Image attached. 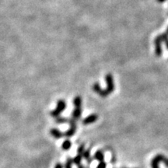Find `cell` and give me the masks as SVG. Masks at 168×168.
<instances>
[{
	"label": "cell",
	"instance_id": "1",
	"mask_svg": "<svg viewBox=\"0 0 168 168\" xmlns=\"http://www.w3.org/2000/svg\"><path fill=\"white\" fill-rule=\"evenodd\" d=\"M65 108H66V102L62 99H60L57 101V106H56L55 109L51 111L50 112V114H51V117L55 118L59 117L61 115V114L65 111Z\"/></svg>",
	"mask_w": 168,
	"mask_h": 168
},
{
	"label": "cell",
	"instance_id": "2",
	"mask_svg": "<svg viewBox=\"0 0 168 168\" xmlns=\"http://www.w3.org/2000/svg\"><path fill=\"white\" fill-rule=\"evenodd\" d=\"M161 162L164 163L166 167H168V158L163 154H157L153 158L151 161V167L159 168V164Z\"/></svg>",
	"mask_w": 168,
	"mask_h": 168
},
{
	"label": "cell",
	"instance_id": "3",
	"mask_svg": "<svg viewBox=\"0 0 168 168\" xmlns=\"http://www.w3.org/2000/svg\"><path fill=\"white\" fill-rule=\"evenodd\" d=\"M105 81H106L107 84V87L106 89H105V91H106V93L108 94V95H109L110 94L114 92V89H115L114 77H113V76L111 73H108V74L105 76Z\"/></svg>",
	"mask_w": 168,
	"mask_h": 168
},
{
	"label": "cell",
	"instance_id": "4",
	"mask_svg": "<svg viewBox=\"0 0 168 168\" xmlns=\"http://www.w3.org/2000/svg\"><path fill=\"white\" fill-rule=\"evenodd\" d=\"M69 123H70V128H69L67 131H65V132L64 133L65 136L67 138H70L74 136L76 132V128H77V127H76V121L74 120L73 118L70 119Z\"/></svg>",
	"mask_w": 168,
	"mask_h": 168
},
{
	"label": "cell",
	"instance_id": "5",
	"mask_svg": "<svg viewBox=\"0 0 168 168\" xmlns=\"http://www.w3.org/2000/svg\"><path fill=\"white\" fill-rule=\"evenodd\" d=\"M154 45H155V54L157 57H161L163 54V49H162V40H161V36H157L155 37L154 40Z\"/></svg>",
	"mask_w": 168,
	"mask_h": 168
},
{
	"label": "cell",
	"instance_id": "6",
	"mask_svg": "<svg viewBox=\"0 0 168 168\" xmlns=\"http://www.w3.org/2000/svg\"><path fill=\"white\" fill-rule=\"evenodd\" d=\"M92 89L94 92H96L97 94H98L100 97H108V94L106 93L105 89H103L100 86V85L98 83H95L92 86Z\"/></svg>",
	"mask_w": 168,
	"mask_h": 168
},
{
	"label": "cell",
	"instance_id": "7",
	"mask_svg": "<svg viewBox=\"0 0 168 168\" xmlns=\"http://www.w3.org/2000/svg\"><path fill=\"white\" fill-rule=\"evenodd\" d=\"M97 119H98V115L97 114H91L89 116L85 118L84 120H83V124L85 125L93 124L97 122Z\"/></svg>",
	"mask_w": 168,
	"mask_h": 168
},
{
	"label": "cell",
	"instance_id": "8",
	"mask_svg": "<svg viewBox=\"0 0 168 168\" xmlns=\"http://www.w3.org/2000/svg\"><path fill=\"white\" fill-rule=\"evenodd\" d=\"M50 134H51L55 139H62L63 136H65L63 132H62L60 130L58 129V128H51V129L50 130Z\"/></svg>",
	"mask_w": 168,
	"mask_h": 168
},
{
	"label": "cell",
	"instance_id": "9",
	"mask_svg": "<svg viewBox=\"0 0 168 168\" xmlns=\"http://www.w3.org/2000/svg\"><path fill=\"white\" fill-rule=\"evenodd\" d=\"M82 108H74L73 113H72V118L76 121L80 118L81 115H82Z\"/></svg>",
	"mask_w": 168,
	"mask_h": 168
},
{
	"label": "cell",
	"instance_id": "10",
	"mask_svg": "<svg viewBox=\"0 0 168 168\" xmlns=\"http://www.w3.org/2000/svg\"><path fill=\"white\" fill-rule=\"evenodd\" d=\"M94 159L98 161L99 162L104 161V153L102 150H97L94 154Z\"/></svg>",
	"mask_w": 168,
	"mask_h": 168
},
{
	"label": "cell",
	"instance_id": "11",
	"mask_svg": "<svg viewBox=\"0 0 168 168\" xmlns=\"http://www.w3.org/2000/svg\"><path fill=\"white\" fill-rule=\"evenodd\" d=\"M82 97H79V96H76L73 99V105H74V108H82Z\"/></svg>",
	"mask_w": 168,
	"mask_h": 168
},
{
	"label": "cell",
	"instance_id": "12",
	"mask_svg": "<svg viewBox=\"0 0 168 168\" xmlns=\"http://www.w3.org/2000/svg\"><path fill=\"white\" fill-rule=\"evenodd\" d=\"M72 147V142L70 139H65L62 144V149L65 151H68L70 150V148Z\"/></svg>",
	"mask_w": 168,
	"mask_h": 168
},
{
	"label": "cell",
	"instance_id": "13",
	"mask_svg": "<svg viewBox=\"0 0 168 168\" xmlns=\"http://www.w3.org/2000/svg\"><path fill=\"white\" fill-rule=\"evenodd\" d=\"M83 157H84V159H85L86 161H87L88 164H90L93 161V158L91 157V156H90V150H85L84 154H83Z\"/></svg>",
	"mask_w": 168,
	"mask_h": 168
},
{
	"label": "cell",
	"instance_id": "14",
	"mask_svg": "<svg viewBox=\"0 0 168 168\" xmlns=\"http://www.w3.org/2000/svg\"><path fill=\"white\" fill-rule=\"evenodd\" d=\"M83 158H84L83 157V155L77 154V156H76L74 158H73V164H74L75 165L79 166L81 164V162H82Z\"/></svg>",
	"mask_w": 168,
	"mask_h": 168
},
{
	"label": "cell",
	"instance_id": "15",
	"mask_svg": "<svg viewBox=\"0 0 168 168\" xmlns=\"http://www.w3.org/2000/svg\"><path fill=\"white\" fill-rule=\"evenodd\" d=\"M69 121H70V119L65 117H61V116H59V117L55 118V122H57L58 124L67 123V122H69Z\"/></svg>",
	"mask_w": 168,
	"mask_h": 168
},
{
	"label": "cell",
	"instance_id": "16",
	"mask_svg": "<svg viewBox=\"0 0 168 168\" xmlns=\"http://www.w3.org/2000/svg\"><path fill=\"white\" fill-rule=\"evenodd\" d=\"M160 36H161V40H162V41L164 42V44H165L166 45V48H167L168 50V34L167 33H164V34H161Z\"/></svg>",
	"mask_w": 168,
	"mask_h": 168
},
{
	"label": "cell",
	"instance_id": "17",
	"mask_svg": "<svg viewBox=\"0 0 168 168\" xmlns=\"http://www.w3.org/2000/svg\"><path fill=\"white\" fill-rule=\"evenodd\" d=\"M73 158L71 157L67 158L66 162H65V166H64V168H73Z\"/></svg>",
	"mask_w": 168,
	"mask_h": 168
},
{
	"label": "cell",
	"instance_id": "18",
	"mask_svg": "<svg viewBox=\"0 0 168 168\" xmlns=\"http://www.w3.org/2000/svg\"><path fill=\"white\" fill-rule=\"evenodd\" d=\"M84 152H85V144H81V145L78 147L77 154L83 155Z\"/></svg>",
	"mask_w": 168,
	"mask_h": 168
},
{
	"label": "cell",
	"instance_id": "19",
	"mask_svg": "<svg viewBox=\"0 0 168 168\" xmlns=\"http://www.w3.org/2000/svg\"><path fill=\"white\" fill-rule=\"evenodd\" d=\"M97 168H107V164L105 161H101L99 162L98 165L97 166Z\"/></svg>",
	"mask_w": 168,
	"mask_h": 168
},
{
	"label": "cell",
	"instance_id": "20",
	"mask_svg": "<svg viewBox=\"0 0 168 168\" xmlns=\"http://www.w3.org/2000/svg\"><path fill=\"white\" fill-rule=\"evenodd\" d=\"M63 165H62L61 163H57V164H55V168H63Z\"/></svg>",
	"mask_w": 168,
	"mask_h": 168
},
{
	"label": "cell",
	"instance_id": "21",
	"mask_svg": "<svg viewBox=\"0 0 168 168\" xmlns=\"http://www.w3.org/2000/svg\"><path fill=\"white\" fill-rule=\"evenodd\" d=\"M165 1H167V0H157V2H164Z\"/></svg>",
	"mask_w": 168,
	"mask_h": 168
},
{
	"label": "cell",
	"instance_id": "22",
	"mask_svg": "<svg viewBox=\"0 0 168 168\" xmlns=\"http://www.w3.org/2000/svg\"><path fill=\"white\" fill-rule=\"evenodd\" d=\"M78 168H85V167L84 165H83V164H80L79 166H78Z\"/></svg>",
	"mask_w": 168,
	"mask_h": 168
},
{
	"label": "cell",
	"instance_id": "23",
	"mask_svg": "<svg viewBox=\"0 0 168 168\" xmlns=\"http://www.w3.org/2000/svg\"><path fill=\"white\" fill-rule=\"evenodd\" d=\"M167 34H168V27H167Z\"/></svg>",
	"mask_w": 168,
	"mask_h": 168
}]
</instances>
